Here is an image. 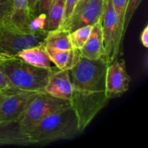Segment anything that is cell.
Returning <instances> with one entry per match:
<instances>
[{
    "mask_svg": "<svg viewBox=\"0 0 148 148\" xmlns=\"http://www.w3.org/2000/svg\"><path fill=\"white\" fill-rule=\"evenodd\" d=\"M23 130L32 145H45L59 140H72L80 134L72 106L58 110Z\"/></svg>",
    "mask_w": 148,
    "mask_h": 148,
    "instance_id": "cell-1",
    "label": "cell"
},
{
    "mask_svg": "<svg viewBox=\"0 0 148 148\" xmlns=\"http://www.w3.org/2000/svg\"><path fill=\"white\" fill-rule=\"evenodd\" d=\"M53 68L37 67L17 56L0 64V69L12 87L33 92L44 91Z\"/></svg>",
    "mask_w": 148,
    "mask_h": 148,
    "instance_id": "cell-2",
    "label": "cell"
},
{
    "mask_svg": "<svg viewBox=\"0 0 148 148\" xmlns=\"http://www.w3.org/2000/svg\"><path fill=\"white\" fill-rule=\"evenodd\" d=\"M107 67L105 59L91 60L81 56L69 70L73 89L84 92L105 90Z\"/></svg>",
    "mask_w": 148,
    "mask_h": 148,
    "instance_id": "cell-3",
    "label": "cell"
},
{
    "mask_svg": "<svg viewBox=\"0 0 148 148\" xmlns=\"http://www.w3.org/2000/svg\"><path fill=\"white\" fill-rule=\"evenodd\" d=\"M47 33L46 29L20 28L7 19L0 23V53L16 56L23 49L43 43Z\"/></svg>",
    "mask_w": 148,
    "mask_h": 148,
    "instance_id": "cell-4",
    "label": "cell"
},
{
    "mask_svg": "<svg viewBox=\"0 0 148 148\" xmlns=\"http://www.w3.org/2000/svg\"><path fill=\"white\" fill-rule=\"evenodd\" d=\"M105 90L84 92L74 90L71 106L75 111L80 134L88 128L97 114L108 103Z\"/></svg>",
    "mask_w": 148,
    "mask_h": 148,
    "instance_id": "cell-5",
    "label": "cell"
},
{
    "mask_svg": "<svg viewBox=\"0 0 148 148\" xmlns=\"http://www.w3.org/2000/svg\"><path fill=\"white\" fill-rule=\"evenodd\" d=\"M70 106V101L56 98L43 91L30 101L16 121L24 129L36 124L58 110Z\"/></svg>",
    "mask_w": 148,
    "mask_h": 148,
    "instance_id": "cell-6",
    "label": "cell"
},
{
    "mask_svg": "<svg viewBox=\"0 0 148 148\" xmlns=\"http://www.w3.org/2000/svg\"><path fill=\"white\" fill-rule=\"evenodd\" d=\"M102 30L105 49V60L109 65L118 59L124 39L114 11L112 0H105V8L102 18Z\"/></svg>",
    "mask_w": 148,
    "mask_h": 148,
    "instance_id": "cell-7",
    "label": "cell"
},
{
    "mask_svg": "<svg viewBox=\"0 0 148 148\" xmlns=\"http://www.w3.org/2000/svg\"><path fill=\"white\" fill-rule=\"evenodd\" d=\"M105 0H79L69 17L60 27L72 32L87 25L102 21Z\"/></svg>",
    "mask_w": 148,
    "mask_h": 148,
    "instance_id": "cell-8",
    "label": "cell"
},
{
    "mask_svg": "<svg viewBox=\"0 0 148 148\" xmlns=\"http://www.w3.org/2000/svg\"><path fill=\"white\" fill-rule=\"evenodd\" d=\"M40 92L23 90L10 87L1 92L0 121H17L30 101Z\"/></svg>",
    "mask_w": 148,
    "mask_h": 148,
    "instance_id": "cell-9",
    "label": "cell"
},
{
    "mask_svg": "<svg viewBox=\"0 0 148 148\" xmlns=\"http://www.w3.org/2000/svg\"><path fill=\"white\" fill-rule=\"evenodd\" d=\"M132 79L126 67L125 61L116 59L108 65L105 78V93L109 100L121 97L127 92Z\"/></svg>",
    "mask_w": 148,
    "mask_h": 148,
    "instance_id": "cell-10",
    "label": "cell"
},
{
    "mask_svg": "<svg viewBox=\"0 0 148 148\" xmlns=\"http://www.w3.org/2000/svg\"><path fill=\"white\" fill-rule=\"evenodd\" d=\"M73 90L69 70L53 67L49 75L45 92L56 98L71 101Z\"/></svg>",
    "mask_w": 148,
    "mask_h": 148,
    "instance_id": "cell-11",
    "label": "cell"
},
{
    "mask_svg": "<svg viewBox=\"0 0 148 148\" xmlns=\"http://www.w3.org/2000/svg\"><path fill=\"white\" fill-rule=\"evenodd\" d=\"M6 145H32L27 134L16 121H0V146Z\"/></svg>",
    "mask_w": 148,
    "mask_h": 148,
    "instance_id": "cell-12",
    "label": "cell"
},
{
    "mask_svg": "<svg viewBox=\"0 0 148 148\" xmlns=\"http://www.w3.org/2000/svg\"><path fill=\"white\" fill-rule=\"evenodd\" d=\"M79 52L82 57L91 60L105 59L102 21L92 25L90 34L85 45L79 49Z\"/></svg>",
    "mask_w": 148,
    "mask_h": 148,
    "instance_id": "cell-13",
    "label": "cell"
},
{
    "mask_svg": "<svg viewBox=\"0 0 148 148\" xmlns=\"http://www.w3.org/2000/svg\"><path fill=\"white\" fill-rule=\"evenodd\" d=\"M16 56L37 67L51 69L56 66L51 60L43 43L23 49Z\"/></svg>",
    "mask_w": 148,
    "mask_h": 148,
    "instance_id": "cell-14",
    "label": "cell"
},
{
    "mask_svg": "<svg viewBox=\"0 0 148 148\" xmlns=\"http://www.w3.org/2000/svg\"><path fill=\"white\" fill-rule=\"evenodd\" d=\"M45 48L53 64L62 70H69L72 69L82 56L78 49L59 50L53 48Z\"/></svg>",
    "mask_w": 148,
    "mask_h": 148,
    "instance_id": "cell-15",
    "label": "cell"
},
{
    "mask_svg": "<svg viewBox=\"0 0 148 148\" xmlns=\"http://www.w3.org/2000/svg\"><path fill=\"white\" fill-rule=\"evenodd\" d=\"M34 17L29 7L28 0H12L11 14L9 17L12 23L20 28L29 30L32 29L30 24Z\"/></svg>",
    "mask_w": 148,
    "mask_h": 148,
    "instance_id": "cell-16",
    "label": "cell"
},
{
    "mask_svg": "<svg viewBox=\"0 0 148 148\" xmlns=\"http://www.w3.org/2000/svg\"><path fill=\"white\" fill-rule=\"evenodd\" d=\"M43 44L45 47L53 48L59 50L73 49L71 43L70 32L62 27L48 30Z\"/></svg>",
    "mask_w": 148,
    "mask_h": 148,
    "instance_id": "cell-17",
    "label": "cell"
},
{
    "mask_svg": "<svg viewBox=\"0 0 148 148\" xmlns=\"http://www.w3.org/2000/svg\"><path fill=\"white\" fill-rule=\"evenodd\" d=\"M66 0H53L46 14V30H54L62 24Z\"/></svg>",
    "mask_w": 148,
    "mask_h": 148,
    "instance_id": "cell-18",
    "label": "cell"
},
{
    "mask_svg": "<svg viewBox=\"0 0 148 148\" xmlns=\"http://www.w3.org/2000/svg\"><path fill=\"white\" fill-rule=\"evenodd\" d=\"M92 25H87L76 29L70 33V40L73 49H81L90 34Z\"/></svg>",
    "mask_w": 148,
    "mask_h": 148,
    "instance_id": "cell-19",
    "label": "cell"
},
{
    "mask_svg": "<svg viewBox=\"0 0 148 148\" xmlns=\"http://www.w3.org/2000/svg\"><path fill=\"white\" fill-rule=\"evenodd\" d=\"M128 1L129 0H112V4L118 19L120 30L124 37L126 33L124 30V17H125Z\"/></svg>",
    "mask_w": 148,
    "mask_h": 148,
    "instance_id": "cell-20",
    "label": "cell"
},
{
    "mask_svg": "<svg viewBox=\"0 0 148 148\" xmlns=\"http://www.w3.org/2000/svg\"><path fill=\"white\" fill-rule=\"evenodd\" d=\"M143 0H129L127 4V10H126L125 17H124V30L127 31L129 24L131 21L132 16L137 10Z\"/></svg>",
    "mask_w": 148,
    "mask_h": 148,
    "instance_id": "cell-21",
    "label": "cell"
},
{
    "mask_svg": "<svg viewBox=\"0 0 148 148\" xmlns=\"http://www.w3.org/2000/svg\"><path fill=\"white\" fill-rule=\"evenodd\" d=\"M12 0H0V23L10 17Z\"/></svg>",
    "mask_w": 148,
    "mask_h": 148,
    "instance_id": "cell-22",
    "label": "cell"
},
{
    "mask_svg": "<svg viewBox=\"0 0 148 148\" xmlns=\"http://www.w3.org/2000/svg\"><path fill=\"white\" fill-rule=\"evenodd\" d=\"M52 1L53 0H39L38 4L37 16L42 14H44L46 15Z\"/></svg>",
    "mask_w": 148,
    "mask_h": 148,
    "instance_id": "cell-23",
    "label": "cell"
},
{
    "mask_svg": "<svg viewBox=\"0 0 148 148\" xmlns=\"http://www.w3.org/2000/svg\"><path fill=\"white\" fill-rule=\"evenodd\" d=\"M78 1H79V0H66V2H65L64 15L63 22L64 21L66 18H68V17H69L71 13L73 11L75 7L76 6L77 3L78 2ZM63 22H62V23H63Z\"/></svg>",
    "mask_w": 148,
    "mask_h": 148,
    "instance_id": "cell-24",
    "label": "cell"
},
{
    "mask_svg": "<svg viewBox=\"0 0 148 148\" xmlns=\"http://www.w3.org/2000/svg\"><path fill=\"white\" fill-rule=\"evenodd\" d=\"M10 87L12 86L10 85L8 79L6 77L4 74L1 72V69H0V92H4L6 90L9 89Z\"/></svg>",
    "mask_w": 148,
    "mask_h": 148,
    "instance_id": "cell-25",
    "label": "cell"
},
{
    "mask_svg": "<svg viewBox=\"0 0 148 148\" xmlns=\"http://www.w3.org/2000/svg\"><path fill=\"white\" fill-rule=\"evenodd\" d=\"M140 40H141L142 43L145 47H148V25L145 27L144 30H143L140 36Z\"/></svg>",
    "mask_w": 148,
    "mask_h": 148,
    "instance_id": "cell-26",
    "label": "cell"
},
{
    "mask_svg": "<svg viewBox=\"0 0 148 148\" xmlns=\"http://www.w3.org/2000/svg\"><path fill=\"white\" fill-rule=\"evenodd\" d=\"M39 0H28V4L30 10L31 11L32 14L34 17L37 16V10H38V4Z\"/></svg>",
    "mask_w": 148,
    "mask_h": 148,
    "instance_id": "cell-27",
    "label": "cell"
},
{
    "mask_svg": "<svg viewBox=\"0 0 148 148\" xmlns=\"http://www.w3.org/2000/svg\"><path fill=\"white\" fill-rule=\"evenodd\" d=\"M17 56H14V55H10L7 54V53H0V64L4 62H7L8 60H11V59L15 58Z\"/></svg>",
    "mask_w": 148,
    "mask_h": 148,
    "instance_id": "cell-28",
    "label": "cell"
},
{
    "mask_svg": "<svg viewBox=\"0 0 148 148\" xmlns=\"http://www.w3.org/2000/svg\"><path fill=\"white\" fill-rule=\"evenodd\" d=\"M1 94L0 92V103H1Z\"/></svg>",
    "mask_w": 148,
    "mask_h": 148,
    "instance_id": "cell-29",
    "label": "cell"
}]
</instances>
